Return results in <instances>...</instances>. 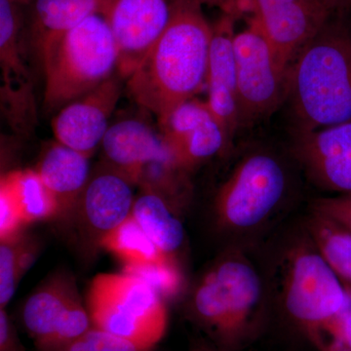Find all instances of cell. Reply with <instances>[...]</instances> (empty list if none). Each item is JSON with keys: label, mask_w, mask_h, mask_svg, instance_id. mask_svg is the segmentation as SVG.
<instances>
[{"label": "cell", "mask_w": 351, "mask_h": 351, "mask_svg": "<svg viewBox=\"0 0 351 351\" xmlns=\"http://www.w3.org/2000/svg\"><path fill=\"white\" fill-rule=\"evenodd\" d=\"M121 80L117 73L62 108L51 123L56 141L91 156L110 128V117L121 96Z\"/></svg>", "instance_id": "cell-14"}, {"label": "cell", "mask_w": 351, "mask_h": 351, "mask_svg": "<svg viewBox=\"0 0 351 351\" xmlns=\"http://www.w3.org/2000/svg\"><path fill=\"white\" fill-rule=\"evenodd\" d=\"M233 38L237 75L239 126H248L276 112L287 99L288 69L251 19Z\"/></svg>", "instance_id": "cell-8"}, {"label": "cell", "mask_w": 351, "mask_h": 351, "mask_svg": "<svg viewBox=\"0 0 351 351\" xmlns=\"http://www.w3.org/2000/svg\"><path fill=\"white\" fill-rule=\"evenodd\" d=\"M122 272L144 281L165 302L179 294L184 285V276L177 261L124 267Z\"/></svg>", "instance_id": "cell-26"}, {"label": "cell", "mask_w": 351, "mask_h": 351, "mask_svg": "<svg viewBox=\"0 0 351 351\" xmlns=\"http://www.w3.org/2000/svg\"><path fill=\"white\" fill-rule=\"evenodd\" d=\"M237 13H252L283 66H290L300 50L332 15L326 0H232Z\"/></svg>", "instance_id": "cell-10"}, {"label": "cell", "mask_w": 351, "mask_h": 351, "mask_svg": "<svg viewBox=\"0 0 351 351\" xmlns=\"http://www.w3.org/2000/svg\"><path fill=\"white\" fill-rule=\"evenodd\" d=\"M281 274L286 315L316 348L331 351L348 294L306 232L288 247Z\"/></svg>", "instance_id": "cell-4"}, {"label": "cell", "mask_w": 351, "mask_h": 351, "mask_svg": "<svg viewBox=\"0 0 351 351\" xmlns=\"http://www.w3.org/2000/svg\"><path fill=\"white\" fill-rule=\"evenodd\" d=\"M23 22L13 0H0L1 104L14 128H27L34 119L31 75L22 43Z\"/></svg>", "instance_id": "cell-16"}, {"label": "cell", "mask_w": 351, "mask_h": 351, "mask_svg": "<svg viewBox=\"0 0 351 351\" xmlns=\"http://www.w3.org/2000/svg\"><path fill=\"white\" fill-rule=\"evenodd\" d=\"M345 286L346 292H348V295H350L351 299V285H343Z\"/></svg>", "instance_id": "cell-36"}, {"label": "cell", "mask_w": 351, "mask_h": 351, "mask_svg": "<svg viewBox=\"0 0 351 351\" xmlns=\"http://www.w3.org/2000/svg\"><path fill=\"white\" fill-rule=\"evenodd\" d=\"M189 174L174 156L154 159L138 171L135 186L160 195L178 212L188 204L191 195Z\"/></svg>", "instance_id": "cell-24"}, {"label": "cell", "mask_w": 351, "mask_h": 351, "mask_svg": "<svg viewBox=\"0 0 351 351\" xmlns=\"http://www.w3.org/2000/svg\"><path fill=\"white\" fill-rule=\"evenodd\" d=\"M89 156L55 141L43 149L36 171L60 206V216L73 214L91 170Z\"/></svg>", "instance_id": "cell-19"}, {"label": "cell", "mask_w": 351, "mask_h": 351, "mask_svg": "<svg viewBox=\"0 0 351 351\" xmlns=\"http://www.w3.org/2000/svg\"><path fill=\"white\" fill-rule=\"evenodd\" d=\"M311 211L329 217L351 230V195L319 198L313 203Z\"/></svg>", "instance_id": "cell-30"}, {"label": "cell", "mask_w": 351, "mask_h": 351, "mask_svg": "<svg viewBox=\"0 0 351 351\" xmlns=\"http://www.w3.org/2000/svg\"><path fill=\"white\" fill-rule=\"evenodd\" d=\"M101 247L112 252L125 267L177 261L156 246L132 214L104 239Z\"/></svg>", "instance_id": "cell-25"}, {"label": "cell", "mask_w": 351, "mask_h": 351, "mask_svg": "<svg viewBox=\"0 0 351 351\" xmlns=\"http://www.w3.org/2000/svg\"><path fill=\"white\" fill-rule=\"evenodd\" d=\"M188 351H219L216 346L212 345L208 339L205 338H198L193 339L191 345L189 346Z\"/></svg>", "instance_id": "cell-34"}, {"label": "cell", "mask_w": 351, "mask_h": 351, "mask_svg": "<svg viewBox=\"0 0 351 351\" xmlns=\"http://www.w3.org/2000/svg\"><path fill=\"white\" fill-rule=\"evenodd\" d=\"M287 189V171L278 157L263 151L245 154L215 197L217 226L239 237L262 230L278 212Z\"/></svg>", "instance_id": "cell-6"}, {"label": "cell", "mask_w": 351, "mask_h": 351, "mask_svg": "<svg viewBox=\"0 0 351 351\" xmlns=\"http://www.w3.org/2000/svg\"><path fill=\"white\" fill-rule=\"evenodd\" d=\"M24 226V219L12 196L5 188L0 186V240L18 237Z\"/></svg>", "instance_id": "cell-29"}, {"label": "cell", "mask_w": 351, "mask_h": 351, "mask_svg": "<svg viewBox=\"0 0 351 351\" xmlns=\"http://www.w3.org/2000/svg\"><path fill=\"white\" fill-rule=\"evenodd\" d=\"M23 323L38 351H56L93 327L75 280L56 274L25 302Z\"/></svg>", "instance_id": "cell-9"}, {"label": "cell", "mask_w": 351, "mask_h": 351, "mask_svg": "<svg viewBox=\"0 0 351 351\" xmlns=\"http://www.w3.org/2000/svg\"><path fill=\"white\" fill-rule=\"evenodd\" d=\"M158 127L176 160L189 173L230 145L206 101L196 98L176 107Z\"/></svg>", "instance_id": "cell-13"}, {"label": "cell", "mask_w": 351, "mask_h": 351, "mask_svg": "<svg viewBox=\"0 0 351 351\" xmlns=\"http://www.w3.org/2000/svg\"><path fill=\"white\" fill-rule=\"evenodd\" d=\"M23 233L13 239L0 240V308H5L12 299L21 276L18 269V250Z\"/></svg>", "instance_id": "cell-28"}, {"label": "cell", "mask_w": 351, "mask_h": 351, "mask_svg": "<svg viewBox=\"0 0 351 351\" xmlns=\"http://www.w3.org/2000/svg\"><path fill=\"white\" fill-rule=\"evenodd\" d=\"M38 56L45 76L44 106L50 110H61L96 89L119 68L117 44L100 14L46 46Z\"/></svg>", "instance_id": "cell-5"}, {"label": "cell", "mask_w": 351, "mask_h": 351, "mask_svg": "<svg viewBox=\"0 0 351 351\" xmlns=\"http://www.w3.org/2000/svg\"><path fill=\"white\" fill-rule=\"evenodd\" d=\"M197 1H199L202 5L203 4H207V5H217L221 7L226 0H197Z\"/></svg>", "instance_id": "cell-35"}, {"label": "cell", "mask_w": 351, "mask_h": 351, "mask_svg": "<svg viewBox=\"0 0 351 351\" xmlns=\"http://www.w3.org/2000/svg\"><path fill=\"white\" fill-rule=\"evenodd\" d=\"M178 211L160 195L142 191L134 201L132 216L156 246L168 257L177 260L186 239Z\"/></svg>", "instance_id": "cell-21"}, {"label": "cell", "mask_w": 351, "mask_h": 351, "mask_svg": "<svg viewBox=\"0 0 351 351\" xmlns=\"http://www.w3.org/2000/svg\"><path fill=\"white\" fill-rule=\"evenodd\" d=\"M297 131L351 122V13L332 14L288 69Z\"/></svg>", "instance_id": "cell-3"}, {"label": "cell", "mask_w": 351, "mask_h": 351, "mask_svg": "<svg viewBox=\"0 0 351 351\" xmlns=\"http://www.w3.org/2000/svg\"><path fill=\"white\" fill-rule=\"evenodd\" d=\"M104 162L126 175L135 184L138 171L154 159L174 156L160 131L140 119H120L108 129L101 142Z\"/></svg>", "instance_id": "cell-18"}, {"label": "cell", "mask_w": 351, "mask_h": 351, "mask_svg": "<svg viewBox=\"0 0 351 351\" xmlns=\"http://www.w3.org/2000/svg\"><path fill=\"white\" fill-rule=\"evenodd\" d=\"M213 27L197 0H171L169 23L126 80L129 97L157 122L206 84Z\"/></svg>", "instance_id": "cell-1"}, {"label": "cell", "mask_w": 351, "mask_h": 351, "mask_svg": "<svg viewBox=\"0 0 351 351\" xmlns=\"http://www.w3.org/2000/svg\"><path fill=\"white\" fill-rule=\"evenodd\" d=\"M108 0H36L32 10L31 40L38 54L83 21L101 14Z\"/></svg>", "instance_id": "cell-20"}, {"label": "cell", "mask_w": 351, "mask_h": 351, "mask_svg": "<svg viewBox=\"0 0 351 351\" xmlns=\"http://www.w3.org/2000/svg\"><path fill=\"white\" fill-rule=\"evenodd\" d=\"M134 186L126 175L108 163L91 171L71 214L89 246L101 247L104 239L131 216Z\"/></svg>", "instance_id": "cell-12"}, {"label": "cell", "mask_w": 351, "mask_h": 351, "mask_svg": "<svg viewBox=\"0 0 351 351\" xmlns=\"http://www.w3.org/2000/svg\"><path fill=\"white\" fill-rule=\"evenodd\" d=\"M5 188L19 208L25 225L60 216L59 203L36 169L15 170L2 175Z\"/></svg>", "instance_id": "cell-22"}, {"label": "cell", "mask_w": 351, "mask_h": 351, "mask_svg": "<svg viewBox=\"0 0 351 351\" xmlns=\"http://www.w3.org/2000/svg\"><path fill=\"white\" fill-rule=\"evenodd\" d=\"M87 311L94 327L145 348H156L167 329L165 301L144 281L123 272L95 277Z\"/></svg>", "instance_id": "cell-7"}, {"label": "cell", "mask_w": 351, "mask_h": 351, "mask_svg": "<svg viewBox=\"0 0 351 351\" xmlns=\"http://www.w3.org/2000/svg\"><path fill=\"white\" fill-rule=\"evenodd\" d=\"M328 8L332 14H346L351 13V0H326Z\"/></svg>", "instance_id": "cell-33"}, {"label": "cell", "mask_w": 351, "mask_h": 351, "mask_svg": "<svg viewBox=\"0 0 351 351\" xmlns=\"http://www.w3.org/2000/svg\"><path fill=\"white\" fill-rule=\"evenodd\" d=\"M56 351H154V348H145L93 326Z\"/></svg>", "instance_id": "cell-27"}, {"label": "cell", "mask_w": 351, "mask_h": 351, "mask_svg": "<svg viewBox=\"0 0 351 351\" xmlns=\"http://www.w3.org/2000/svg\"><path fill=\"white\" fill-rule=\"evenodd\" d=\"M293 152L308 179L320 189L351 195V122L295 132Z\"/></svg>", "instance_id": "cell-15"}, {"label": "cell", "mask_w": 351, "mask_h": 351, "mask_svg": "<svg viewBox=\"0 0 351 351\" xmlns=\"http://www.w3.org/2000/svg\"><path fill=\"white\" fill-rule=\"evenodd\" d=\"M101 15L117 44V75L126 80L167 27L171 0H108Z\"/></svg>", "instance_id": "cell-11"}, {"label": "cell", "mask_w": 351, "mask_h": 351, "mask_svg": "<svg viewBox=\"0 0 351 351\" xmlns=\"http://www.w3.org/2000/svg\"><path fill=\"white\" fill-rule=\"evenodd\" d=\"M332 351H351V299L339 316Z\"/></svg>", "instance_id": "cell-31"}, {"label": "cell", "mask_w": 351, "mask_h": 351, "mask_svg": "<svg viewBox=\"0 0 351 351\" xmlns=\"http://www.w3.org/2000/svg\"><path fill=\"white\" fill-rule=\"evenodd\" d=\"M184 313L219 351L245 350L262 332L267 313L260 272L241 249H228L196 281Z\"/></svg>", "instance_id": "cell-2"}, {"label": "cell", "mask_w": 351, "mask_h": 351, "mask_svg": "<svg viewBox=\"0 0 351 351\" xmlns=\"http://www.w3.org/2000/svg\"><path fill=\"white\" fill-rule=\"evenodd\" d=\"M235 21L237 18L223 12L213 25L206 82L208 107L230 142L240 127L237 64L233 48Z\"/></svg>", "instance_id": "cell-17"}, {"label": "cell", "mask_w": 351, "mask_h": 351, "mask_svg": "<svg viewBox=\"0 0 351 351\" xmlns=\"http://www.w3.org/2000/svg\"><path fill=\"white\" fill-rule=\"evenodd\" d=\"M0 351H25L12 321L4 308H0Z\"/></svg>", "instance_id": "cell-32"}, {"label": "cell", "mask_w": 351, "mask_h": 351, "mask_svg": "<svg viewBox=\"0 0 351 351\" xmlns=\"http://www.w3.org/2000/svg\"><path fill=\"white\" fill-rule=\"evenodd\" d=\"M306 232L343 285H351V230L329 217L311 211Z\"/></svg>", "instance_id": "cell-23"}]
</instances>
